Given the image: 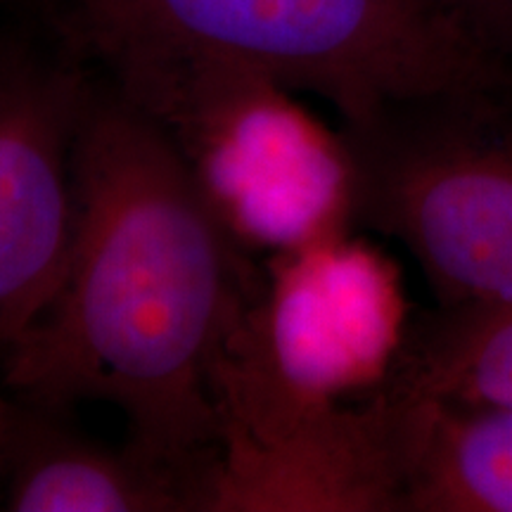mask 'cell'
I'll return each instance as SVG.
<instances>
[{"label":"cell","mask_w":512,"mask_h":512,"mask_svg":"<svg viewBox=\"0 0 512 512\" xmlns=\"http://www.w3.org/2000/svg\"><path fill=\"white\" fill-rule=\"evenodd\" d=\"M166 133L216 219L252 256L347 233L342 133L266 76L223 67L107 74Z\"/></svg>","instance_id":"cell-5"},{"label":"cell","mask_w":512,"mask_h":512,"mask_svg":"<svg viewBox=\"0 0 512 512\" xmlns=\"http://www.w3.org/2000/svg\"><path fill=\"white\" fill-rule=\"evenodd\" d=\"M76 219L53 299L0 361L3 387L67 413L110 403L133 444L219 458L214 370L261 266L216 219L166 133L95 81L74 155Z\"/></svg>","instance_id":"cell-1"},{"label":"cell","mask_w":512,"mask_h":512,"mask_svg":"<svg viewBox=\"0 0 512 512\" xmlns=\"http://www.w3.org/2000/svg\"><path fill=\"white\" fill-rule=\"evenodd\" d=\"M0 510H3V489H0Z\"/></svg>","instance_id":"cell-12"},{"label":"cell","mask_w":512,"mask_h":512,"mask_svg":"<svg viewBox=\"0 0 512 512\" xmlns=\"http://www.w3.org/2000/svg\"><path fill=\"white\" fill-rule=\"evenodd\" d=\"M401 512L387 389L313 415L264 446L219 453L211 512Z\"/></svg>","instance_id":"cell-8"},{"label":"cell","mask_w":512,"mask_h":512,"mask_svg":"<svg viewBox=\"0 0 512 512\" xmlns=\"http://www.w3.org/2000/svg\"><path fill=\"white\" fill-rule=\"evenodd\" d=\"M64 36L107 74L223 67L266 76L361 128L418 102L512 95L430 0H67Z\"/></svg>","instance_id":"cell-2"},{"label":"cell","mask_w":512,"mask_h":512,"mask_svg":"<svg viewBox=\"0 0 512 512\" xmlns=\"http://www.w3.org/2000/svg\"><path fill=\"white\" fill-rule=\"evenodd\" d=\"M93 76L81 55L0 38V361L41 316L74 238V155Z\"/></svg>","instance_id":"cell-6"},{"label":"cell","mask_w":512,"mask_h":512,"mask_svg":"<svg viewBox=\"0 0 512 512\" xmlns=\"http://www.w3.org/2000/svg\"><path fill=\"white\" fill-rule=\"evenodd\" d=\"M408 320L394 266L347 233L268 254L214 370L219 451L264 446L366 399Z\"/></svg>","instance_id":"cell-3"},{"label":"cell","mask_w":512,"mask_h":512,"mask_svg":"<svg viewBox=\"0 0 512 512\" xmlns=\"http://www.w3.org/2000/svg\"><path fill=\"white\" fill-rule=\"evenodd\" d=\"M219 458L178 463L126 439L110 446L67 413L0 389V489L12 512H211Z\"/></svg>","instance_id":"cell-7"},{"label":"cell","mask_w":512,"mask_h":512,"mask_svg":"<svg viewBox=\"0 0 512 512\" xmlns=\"http://www.w3.org/2000/svg\"><path fill=\"white\" fill-rule=\"evenodd\" d=\"M339 133L351 221L401 242L437 306H512V95L418 102Z\"/></svg>","instance_id":"cell-4"},{"label":"cell","mask_w":512,"mask_h":512,"mask_svg":"<svg viewBox=\"0 0 512 512\" xmlns=\"http://www.w3.org/2000/svg\"><path fill=\"white\" fill-rule=\"evenodd\" d=\"M0 3H8V0H0Z\"/></svg>","instance_id":"cell-13"},{"label":"cell","mask_w":512,"mask_h":512,"mask_svg":"<svg viewBox=\"0 0 512 512\" xmlns=\"http://www.w3.org/2000/svg\"><path fill=\"white\" fill-rule=\"evenodd\" d=\"M484 60L512 76V0H430Z\"/></svg>","instance_id":"cell-11"},{"label":"cell","mask_w":512,"mask_h":512,"mask_svg":"<svg viewBox=\"0 0 512 512\" xmlns=\"http://www.w3.org/2000/svg\"><path fill=\"white\" fill-rule=\"evenodd\" d=\"M401 512H512V408L394 387Z\"/></svg>","instance_id":"cell-9"},{"label":"cell","mask_w":512,"mask_h":512,"mask_svg":"<svg viewBox=\"0 0 512 512\" xmlns=\"http://www.w3.org/2000/svg\"><path fill=\"white\" fill-rule=\"evenodd\" d=\"M384 382L439 399L512 408V306H437L408 320Z\"/></svg>","instance_id":"cell-10"}]
</instances>
